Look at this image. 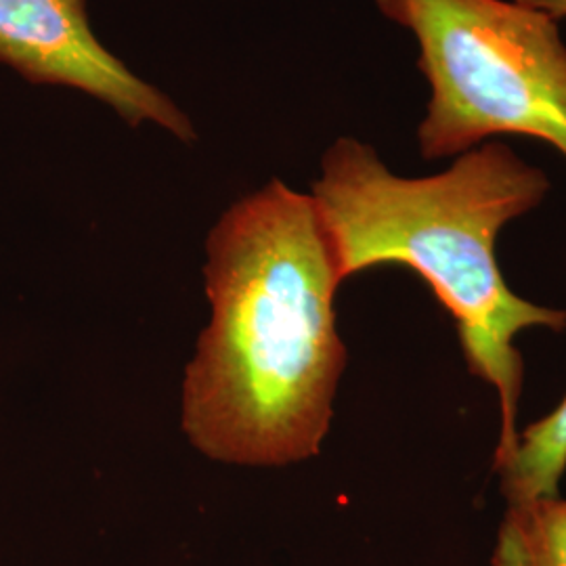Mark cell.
Wrapping results in <instances>:
<instances>
[{"instance_id": "6da1fadb", "label": "cell", "mask_w": 566, "mask_h": 566, "mask_svg": "<svg viewBox=\"0 0 566 566\" xmlns=\"http://www.w3.org/2000/svg\"><path fill=\"white\" fill-rule=\"evenodd\" d=\"M206 254L210 322L182 380L189 443L254 468L319 455L348 353L334 306L344 277L317 202L275 179L224 212Z\"/></svg>"}, {"instance_id": "7a4b0ae2", "label": "cell", "mask_w": 566, "mask_h": 566, "mask_svg": "<svg viewBox=\"0 0 566 566\" xmlns=\"http://www.w3.org/2000/svg\"><path fill=\"white\" fill-rule=\"evenodd\" d=\"M546 172L507 145L486 142L430 177H401L371 145L343 137L324 154L313 200L344 282L385 264L424 280L451 315L468 371L493 388L500 437L493 472L518 446L526 329L566 332V311L526 301L506 282L497 240L506 224L546 200Z\"/></svg>"}, {"instance_id": "3957f363", "label": "cell", "mask_w": 566, "mask_h": 566, "mask_svg": "<svg viewBox=\"0 0 566 566\" xmlns=\"http://www.w3.org/2000/svg\"><path fill=\"white\" fill-rule=\"evenodd\" d=\"M420 46L430 86L418 126L426 160L491 137H528L566 158V44L556 21L516 0H376Z\"/></svg>"}, {"instance_id": "277c9868", "label": "cell", "mask_w": 566, "mask_h": 566, "mask_svg": "<svg viewBox=\"0 0 566 566\" xmlns=\"http://www.w3.org/2000/svg\"><path fill=\"white\" fill-rule=\"evenodd\" d=\"M0 63L32 84L70 86L118 112L130 126L154 122L177 139H196L181 109L105 49L86 0H0Z\"/></svg>"}, {"instance_id": "5b68a950", "label": "cell", "mask_w": 566, "mask_h": 566, "mask_svg": "<svg viewBox=\"0 0 566 566\" xmlns=\"http://www.w3.org/2000/svg\"><path fill=\"white\" fill-rule=\"evenodd\" d=\"M566 472V395L547 416L525 426L512 458L495 476L510 504L560 495Z\"/></svg>"}, {"instance_id": "8992f818", "label": "cell", "mask_w": 566, "mask_h": 566, "mask_svg": "<svg viewBox=\"0 0 566 566\" xmlns=\"http://www.w3.org/2000/svg\"><path fill=\"white\" fill-rule=\"evenodd\" d=\"M491 566H566V500L554 495L510 504Z\"/></svg>"}, {"instance_id": "52a82bcc", "label": "cell", "mask_w": 566, "mask_h": 566, "mask_svg": "<svg viewBox=\"0 0 566 566\" xmlns=\"http://www.w3.org/2000/svg\"><path fill=\"white\" fill-rule=\"evenodd\" d=\"M516 2L544 13L549 20L558 21L560 18H566V0H516Z\"/></svg>"}]
</instances>
